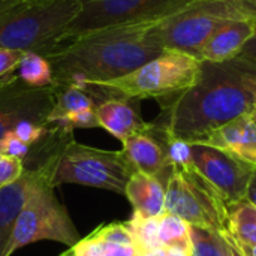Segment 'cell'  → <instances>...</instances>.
<instances>
[{
	"mask_svg": "<svg viewBox=\"0 0 256 256\" xmlns=\"http://www.w3.org/2000/svg\"><path fill=\"white\" fill-rule=\"evenodd\" d=\"M246 74L236 60L202 62V72L195 86L159 100L162 112L153 126L165 136L189 144L202 142L225 123L252 112L254 98Z\"/></svg>",
	"mask_w": 256,
	"mask_h": 256,
	"instance_id": "6da1fadb",
	"label": "cell"
},
{
	"mask_svg": "<svg viewBox=\"0 0 256 256\" xmlns=\"http://www.w3.org/2000/svg\"><path fill=\"white\" fill-rule=\"evenodd\" d=\"M153 24L90 30L58 44L44 54L51 63L54 84L93 87L122 78L153 60L164 51L148 38Z\"/></svg>",
	"mask_w": 256,
	"mask_h": 256,
	"instance_id": "7a4b0ae2",
	"label": "cell"
},
{
	"mask_svg": "<svg viewBox=\"0 0 256 256\" xmlns=\"http://www.w3.org/2000/svg\"><path fill=\"white\" fill-rule=\"evenodd\" d=\"M78 0H0V48L45 54L62 42Z\"/></svg>",
	"mask_w": 256,
	"mask_h": 256,
	"instance_id": "3957f363",
	"label": "cell"
},
{
	"mask_svg": "<svg viewBox=\"0 0 256 256\" xmlns=\"http://www.w3.org/2000/svg\"><path fill=\"white\" fill-rule=\"evenodd\" d=\"M244 20L256 22V0H194L178 12L154 22L148 38L162 50L196 57L218 28Z\"/></svg>",
	"mask_w": 256,
	"mask_h": 256,
	"instance_id": "277c9868",
	"label": "cell"
},
{
	"mask_svg": "<svg viewBox=\"0 0 256 256\" xmlns=\"http://www.w3.org/2000/svg\"><path fill=\"white\" fill-rule=\"evenodd\" d=\"M201 72L202 62L196 57L176 50H164L158 57L122 78L84 88L94 98L96 105L111 96L162 100L195 86Z\"/></svg>",
	"mask_w": 256,
	"mask_h": 256,
	"instance_id": "5b68a950",
	"label": "cell"
},
{
	"mask_svg": "<svg viewBox=\"0 0 256 256\" xmlns=\"http://www.w3.org/2000/svg\"><path fill=\"white\" fill-rule=\"evenodd\" d=\"M52 186L72 183L124 194L135 172L123 152H110L82 146L66 132L56 142L50 156Z\"/></svg>",
	"mask_w": 256,
	"mask_h": 256,
	"instance_id": "8992f818",
	"label": "cell"
},
{
	"mask_svg": "<svg viewBox=\"0 0 256 256\" xmlns=\"http://www.w3.org/2000/svg\"><path fill=\"white\" fill-rule=\"evenodd\" d=\"M42 240L57 242L68 248L75 246L81 240L68 210L54 194L50 158L36 168L28 196L15 222L8 255Z\"/></svg>",
	"mask_w": 256,
	"mask_h": 256,
	"instance_id": "52a82bcc",
	"label": "cell"
},
{
	"mask_svg": "<svg viewBox=\"0 0 256 256\" xmlns=\"http://www.w3.org/2000/svg\"><path fill=\"white\" fill-rule=\"evenodd\" d=\"M165 213L176 214L194 226L228 231V204L194 165L171 168L165 184Z\"/></svg>",
	"mask_w": 256,
	"mask_h": 256,
	"instance_id": "ba28073f",
	"label": "cell"
},
{
	"mask_svg": "<svg viewBox=\"0 0 256 256\" xmlns=\"http://www.w3.org/2000/svg\"><path fill=\"white\" fill-rule=\"evenodd\" d=\"M80 12L68 26L62 42L81 33L112 27L160 21L194 0H78ZM60 42V44H62Z\"/></svg>",
	"mask_w": 256,
	"mask_h": 256,
	"instance_id": "9c48e42d",
	"label": "cell"
},
{
	"mask_svg": "<svg viewBox=\"0 0 256 256\" xmlns=\"http://www.w3.org/2000/svg\"><path fill=\"white\" fill-rule=\"evenodd\" d=\"M190 146L194 168L222 195L228 207L246 198L255 166L206 144Z\"/></svg>",
	"mask_w": 256,
	"mask_h": 256,
	"instance_id": "30bf717a",
	"label": "cell"
},
{
	"mask_svg": "<svg viewBox=\"0 0 256 256\" xmlns=\"http://www.w3.org/2000/svg\"><path fill=\"white\" fill-rule=\"evenodd\" d=\"M54 106L52 87L32 88L12 74L0 84V140L24 120L48 126L46 118Z\"/></svg>",
	"mask_w": 256,
	"mask_h": 256,
	"instance_id": "8fae6325",
	"label": "cell"
},
{
	"mask_svg": "<svg viewBox=\"0 0 256 256\" xmlns=\"http://www.w3.org/2000/svg\"><path fill=\"white\" fill-rule=\"evenodd\" d=\"M140 100L129 98L111 96L96 105L99 128H104L112 136L126 141L138 134H148L152 123L144 122L140 114Z\"/></svg>",
	"mask_w": 256,
	"mask_h": 256,
	"instance_id": "7c38bea8",
	"label": "cell"
},
{
	"mask_svg": "<svg viewBox=\"0 0 256 256\" xmlns=\"http://www.w3.org/2000/svg\"><path fill=\"white\" fill-rule=\"evenodd\" d=\"M200 144L226 152L256 168V120L250 114L225 123Z\"/></svg>",
	"mask_w": 256,
	"mask_h": 256,
	"instance_id": "4fadbf2b",
	"label": "cell"
},
{
	"mask_svg": "<svg viewBox=\"0 0 256 256\" xmlns=\"http://www.w3.org/2000/svg\"><path fill=\"white\" fill-rule=\"evenodd\" d=\"M256 32L255 21H232L218 28L201 46L196 58L206 63L234 60Z\"/></svg>",
	"mask_w": 256,
	"mask_h": 256,
	"instance_id": "5bb4252c",
	"label": "cell"
},
{
	"mask_svg": "<svg viewBox=\"0 0 256 256\" xmlns=\"http://www.w3.org/2000/svg\"><path fill=\"white\" fill-rule=\"evenodd\" d=\"M123 144V154L135 172L158 177L166 184L171 166L166 159L164 146L150 134H138L129 136Z\"/></svg>",
	"mask_w": 256,
	"mask_h": 256,
	"instance_id": "9a60e30c",
	"label": "cell"
},
{
	"mask_svg": "<svg viewBox=\"0 0 256 256\" xmlns=\"http://www.w3.org/2000/svg\"><path fill=\"white\" fill-rule=\"evenodd\" d=\"M34 176L36 170H24L16 182L0 189V256H9L15 222L26 204Z\"/></svg>",
	"mask_w": 256,
	"mask_h": 256,
	"instance_id": "2e32d148",
	"label": "cell"
},
{
	"mask_svg": "<svg viewBox=\"0 0 256 256\" xmlns=\"http://www.w3.org/2000/svg\"><path fill=\"white\" fill-rule=\"evenodd\" d=\"M124 195L138 216L159 219L165 213V183L158 177L134 172L126 184Z\"/></svg>",
	"mask_w": 256,
	"mask_h": 256,
	"instance_id": "e0dca14e",
	"label": "cell"
},
{
	"mask_svg": "<svg viewBox=\"0 0 256 256\" xmlns=\"http://www.w3.org/2000/svg\"><path fill=\"white\" fill-rule=\"evenodd\" d=\"M54 106L46 118L50 128H60L70 116L96 108L94 98L84 88L75 84H54Z\"/></svg>",
	"mask_w": 256,
	"mask_h": 256,
	"instance_id": "ac0fdd59",
	"label": "cell"
},
{
	"mask_svg": "<svg viewBox=\"0 0 256 256\" xmlns=\"http://www.w3.org/2000/svg\"><path fill=\"white\" fill-rule=\"evenodd\" d=\"M14 74L20 82L32 88H45L54 84L50 60L34 51H26L22 54Z\"/></svg>",
	"mask_w": 256,
	"mask_h": 256,
	"instance_id": "d6986e66",
	"label": "cell"
},
{
	"mask_svg": "<svg viewBox=\"0 0 256 256\" xmlns=\"http://www.w3.org/2000/svg\"><path fill=\"white\" fill-rule=\"evenodd\" d=\"M228 232L240 244L256 246V207L246 198L228 207Z\"/></svg>",
	"mask_w": 256,
	"mask_h": 256,
	"instance_id": "ffe728a7",
	"label": "cell"
},
{
	"mask_svg": "<svg viewBox=\"0 0 256 256\" xmlns=\"http://www.w3.org/2000/svg\"><path fill=\"white\" fill-rule=\"evenodd\" d=\"M124 225L132 237L138 255L162 248L159 240V219L142 218L134 213L130 220H128Z\"/></svg>",
	"mask_w": 256,
	"mask_h": 256,
	"instance_id": "44dd1931",
	"label": "cell"
},
{
	"mask_svg": "<svg viewBox=\"0 0 256 256\" xmlns=\"http://www.w3.org/2000/svg\"><path fill=\"white\" fill-rule=\"evenodd\" d=\"M159 240L162 248H177L190 255V225L182 218L164 213L159 218Z\"/></svg>",
	"mask_w": 256,
	"mask_h": 256,
	"instance_id": "7402d4cb",
	"label": "cell"
},
{
	"mask_svg": "<svg viewBox=\"0 0 256 256\" xmlns=\"http://www.w3.org/2000/svg\"><path fill=\"white\" fill-rule=\"evenodd\" d=\"M190 256H224L220 232L190 225Z\"/></svg>",
	"mask_w": 256,
	"mask_h": 256,
	"instance_id": "603a6c76",
	"label": "cell"
},
{
	"mask_svg": "<svg viewBox=\"0 0 256 256\" xmlns=\"http://www.w3.org/2000/svg\"><path fill=\"white\" fill-rule=\"evenodd\" d=\"M24 170L21 159L0 153V189L16 182L22 176Z\"/></svg>",
	"mask_w": 256,
	"mask_h": 256,
	"instance_id": "cb8c5ba5",
	"label": "cell"
},
{
	"mask_svg": "<svg viewBox=\"0 0 256 256\" xmlns=\"http://www.w3.org/2000/svg\"><path fill=\"white\" fill-rule=\"evenodd\" d=\"M69 250L74 256H104V242L94 230L86 238H81Z\"/></svg>",
	"mask_w": 256,
	"mask_h": 256,
	"instance_id": "d4e9b609",
	"label": "cell"
},
{
	"mask_svg": "<svg viewBox=\"0 0 256 256\" xmlns=\"http://www.w3.org/2000/svg\"><path fill=\"white\" fill-rule=\"evenodd\" d=\"M30 150H32V147H28L27 144L20 141L10 132L0 140V153H3V154L14 156V158L24 160L27 158V154L30 153Z\"/></svg>",
	"mask_w": 256,
	"mask_h": 256,
	"instance_id": "484cf974",
	"label": "cell"
},
{
	"mask_svg": "<svg viewBox=\"0 0 256 256\" xmlns=\"http://www.w3.org/2000/svg\"><path fill=\"white\" fill-rule=\"evenodd\" d=\"M24 52L0 48V81L10 76Z\"/></svg>",
	"mask_w": 256,
	"mask_h": 256,
	"instance_id": "4316f807",
	"label": "cell"
},
{
	"mask_svg": "<svg viewBox=\"0 0 256 256\" xmlns=\"http://www.w3.org/2000/svg\"><path fill=\"white\" fill-rule=\"evenodd\" d=\"M234 60L240 63L244 69L256 74V32L252 36V39L244 45L242 52Z\"/></svg>",
	"mask_w": 256,
	"mask_h": 256,
	"instance_id": "83f0119b",
	"label": "cell"
},
{
	"mask_svg": "<svg viewBox=\"0 0 256 256\" xmlns=\"http://www.w3.org/2000/svg\"><path fill=\"white\" fill-rule=\"evenodd\" d=\"M104 256H138L134 244L104 242Z\"/></svg>",
	"mask_w": 256,
	"mask_h": 256,
	"instance_id": "f1b7e54d",
	"label": "cell"
},
{
	"mask_svg": "<svg viewBox=\"0 0 256 256\" xmlns=\"http://www.w3.org/2000/svg\"><path fill=\"white\" fill-rule=\"evenodd\" d=\"M220 236L224 240V256H244L242 249L238 248L236 238L228 231L220 232Z\"/></svg>",
	"mask_w": 256,
	"mask_h": 256,
	"instance_id": "f546056e",
	"label": "cell"
},
{
	"mask_svg": "<svg viewBox=\"0 0 256 256\" xmlns=\"http://www.w3.org/2000/svg\"><path fill=\"white\" fill-rule=\"evenodd\" d=\"M238 64H240V63H238ZM246 72H248V74H246V82H248V87H249V90H250V93H252V98H254V105H252V112H250V116L256 120V74L248 70V69H246Z\"/></svg>",
	"mask_w": 256,
	"mask_h": 256,
	"instance_id": "4dcf8cb0",
	"label": "cell"
},
{
	"mask_svg": "<svg viewBox=\"0 0 256 256\" xmlns=\"http://www.w3.org/2000/svg\"><path fill=\"white\" fill-rule=\"evenodd\" d=\"M246 200L250 201L256 207V171L254 172L252 180L249 183V188H248V192H246Z\"/></svg>",
	"mask_w": 256,
	"mask_h": 256,
	"instance_id": "1f68e13d",
	"label": "cell"
},
{
	"mask_svg": "<svg viewBox=\"0 0 256 256\" xmlns=\"http://www.w3.org/2000/svg\"><path fill=\"white\" fill-rule=\"evenodd\" d=\"M237 244L244 256H256V246H248V244H240V243H237Z\"/></svg>",
	"mask_w": 256,
	"mask_h": 256,
	"instance_id": "d6a6232c",
	"label": "cell"
},
{
	"mask_svg": "<svg viewBox=\"0 0 256 256\" xmlns=\"http://www.w3.org/2000/svg\"><path fill=\"white\" fill-rule=\"evenodd\" d=\"M166 256H190L189 252L183 250V249H177V248H168L166 249Z\"/></svg>",
	"mask_w": 256,
	"mask_h": 256,
	"instance_id": "836d02e7",
	"label": "cell"
},
{
	"mask_svg": "<svg viewBox=\"0 0 256 256\" xmlns=\"http://www.w3.org/2000/svg\"><path fill=\"white\" fill-rule=\"evenodd\" d=\"M138 256H166V249L165 248H159V249H154V250H148V252L140 254Z\"/></svg>",
	"mask_w": 256,
	"mask_h": 256,
	"instance_id": "e575fe53",
	"label": "cell"
},
{
	"mask_svg": "<svg viewBox=\"0 0 256 256\" xmlns=\"http://www.w3.org/2000/svg\"><path fill=\"white\" fill-rule=\"evenodd\" d=\"M60 256H74V255L70 254V250H66V252H63Z\"/></svg>",
	"mask_w": 256,
	"mask_h": 256,
	"instance_id": "d590c367",
	"label": "cell"
},
{
	"mask_svg": "<svg viewBox=\"0 0 256 256\" xmlns=\"http://www.w3.org/2000/svg\"><path fill=\"white\" fill-rule=\"evenodd\" d=\"M8 78H9V76H8ZM8 78H6V80H8ZM3 81H4V80H3ZM3 81H0V84H2V82H3Z\"/></svg>",
	"mask_w": 256,
	"mask_h": 256,
	"instance_id": "8d00e7d4",
	"label": "cell"
}]
</instances>
